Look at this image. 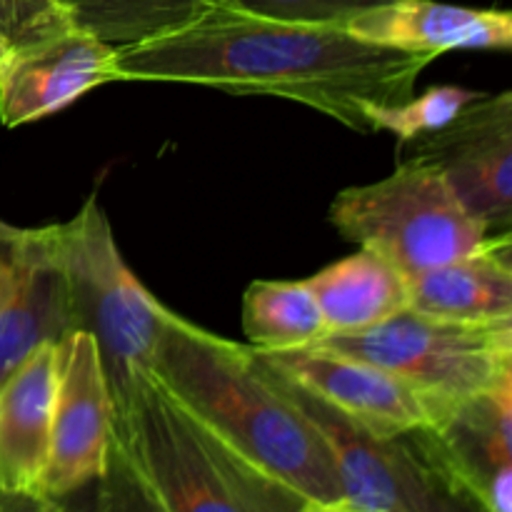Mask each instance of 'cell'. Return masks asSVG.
<instances>
[{
	"label": "cell",
	"mask_w": 512,
	"mask_h": 512,
	"mask_svg": "<svg viewBox=\"0 0 512 512\" xmlns=\"http://www.w3.org/2000/svg\"><path fill=\"white\" fill-rule=\"evenodd\" d=\"M445 485L483 512H512V380L453 405L408 435Z\"/></svg>",
	"instance_id": "9"
},
{
	"label": "cell",
	"mask_w": 512,
	"mask_h": 512,
	"mask_svg": "<svg viewBox=\"0 0 512 512\" xmlns=\"http://www.w3.org/2000/svg\"><path fill=\"white\" fill-rule=\"evenodd\" d=\"M283 380L300 408L315 420L333 453L343 508L350 512H410V488L418 473V453L408 435L378 438L345 420L288 378Z\"/></svg>",
	"instance_id": "12"
},
{
	"label": "cell",
	"mask_w": 512,
	"mask_h": 512,
	"mask_svg": "<svg viewBox=\"0 0 512 512\" xmlns=\"http://www.w3.org/2000/svg\"><path fill=\"white\" fill-rule=\"evenodd\" d=\"M408 310L455 323L512 320V243L495 233L473 253L408 280Z\"/></svg>",
	"instance_id": "15"
},
{
	"label": "cell",
	"mask_w": 512,
	"mask_h": 512,
	"mask_svg": "<svg viewBox=\"0 0 512 512\" xmlns=\"http://www.w3.org/2000/svg\"><path fill=\"white\" fill-rule=\"evenodd\" d=\"M418 460V473H415L413 488H410V512H483L478 505L470 503L465 495H460L458 490L445 485L440 475L430 470L420 455Z\"/></svg>",
	"instance_id": "24"
},
{
	"label": "cell",
	"mask_w": 512,
	"mask_h": 512,
	"mask_svg": "<svg viewBox=\"0 0 512 512\" xmlns=\"http://www.w3.org/2000/svg\"><path fill=\"white\" fill-rule=\"evenodd\" d=\"M478 95L480 90L460 88V85H435L423 95H413L405 103L380 110L378 133L395 135L403 145L413 143L423 135L445 128Z\"/></svg>",
	"instance_id": "20"
},
{
	"label": "cell",
	"mask_w": 512,
	"mask_h": 512,
	"mask_svg": "<svg viewBox=\"0 0 512 512\" xmlns=\"http://www.w3.org/2000/svg\"><path fill=\"white\" fill-rule=\"evenodd\" d=\"M300 512H350V510L343 508V505H315V503H308Z\"/></svg>",
	"instance_id": "26"
},
{
	"label": "cell",
	"mask_w": 512,
	"mask_h": 512,
	"mask_svg": "<svg viewBox=\"0 0 512 512\" xmlns=\"http://www.w3.org/2000/svg\"><path fill=\"white\" fill-rule=\"evenodd\" d=\"M0 512H65V508L40 493H0Z\"/></svg>",
	"instance_id": "25"
},
{
	"label": "cell",
	"mask_w": 512,
	"mask_h": 512,
	"mask_svg": "<svg viewBox=\"0 0 512 512\" xmlns=\"http://www.w3.org/2000/svg\"><path fill=\"white\" fill-rule=\"evenodd\" d=\"M220 3L263 18L288 20V23L340 25L350 15H358L388 0H220Z\"/></svg>",
	"instance_id": "21"
},
{
	"label": "cell",
	"mask_w": 512,
	"mask_h": 512,
	"mask_svg": "<svg viewBox=\"0 0 512 512\" xmlns=\"http://www.w3.org/2000/svg\"><path fill=\"white\" fill-rule=\"evenodd\" d=\"M243 330L253 350L313 348L328 338L323 313L305 280H255L243 295Z\"/></svg>",
	"instance_id": "18"
},
{
	"label": "cell",
	"mask_w": 512,
	"mask_h": 512,
	"mask_svg": "<svg viewBox=\"0 0 512 512\" xmlns=\"http://www.w3.org/2000/svg\"><path fill=\"white\" fill-rule=\"evenodd\" d=\"M65 512H68V510H65Z\"/></svg>",
	"instance_id": "28"
},
{
	"label": "cell",
	"mask_w": 512,
	"mask_h": 512,
	"mask_svg": "<svg viewBox=\"0 0 512 512\" xmlns=\"http://www.w3.org/2000/svg\"><path fill=\"white\" fill-rule=\"evenodd\" d=\"M8 50H10V43L3 38V35H0V60L5 58V53H8Z\"/></svg>",
	"instance_id": "27"
},
{
	"label": "cell",
	"mask_w": 512,
	"mask_h": 512,
	"mask_svg": "<svg viewBox=\"0 0 512 512\" xmlns=\"http://www.w3.org/2000/svg\"><path fill=\"white\" fill-rule=\"evenodd\" d=\"M113 443L163 512H300L305 500L255 468L140 370L113 408Z\"/></svg>",
	"instance_id": "3"
},
{
	"label": "cell",
	"mask_w": 512,
	"mask_h": 512,
	"mask_svg": "<svg viewBox=\"0 0 512 512\" xmlns=\"http://www.w3.org/2000/svg\"><path fill=\"white\" fill-rule=\"evenodd\" d=\"M213 3L220 0H63L78 28L115 50L180 28Z\"/></svg>",
	"instance_id": "19"
},
{
	"label": "cell",
	"mask_w": 512,
	"mask_h": 512,
	"mask_svg": "<svg viewBox=\"0 0 512 512\" xmlns=\"http://www.w3.org/2000/svg\"><path fill=\"white\" fill-rule=\"evenodd\" d=\"M323 313L328 335H350L408 310V278L368 250L305 278Z\"/></svg>",
	"instance_id": "17"
},
{
	"label": "cell",
	"mask_w": 512,
	"mask_h": 512,
	"mask_svg": "<svg viewBox=\"0 0 512 512\" xmlns=\"http://www.w3.org/2000/svg\"><path fill=\"white\" fill-rule=\"evenodd\" d=\"M255 353L290 383L378 438H403L430 428L450 410L390 370L333 350Z\"/></svg>",
	"instance_id": "7"
},
{
	"label": "cell",
	"mask_w": 512,
	"mask_h": 512,
	"mask_svg": "<svg viewBox=\"0 0 512 512\" xmlns=\"http://www.w3.org/2000/svg\"><path fill=\"white\" fill-rule=\"evenodd\" d=\"M150 370L200 423L305 503L343 505L323 433L250 345L165 310Z\"/></svg>",
	"instance_id": "2"
},
{
	"label": "cell",
	"mask_w": 512,
	"mask_h": 512,
	"mask_svg": "<svg viewBox=\"0 0 512 512\" xmlns=\"http://www.w3.org/2000/svg\"><path fill=\"white\" fill-rule=\"evenodd\" d=\"M433 60L365 43L340 25L288 23L213 3L180 28L118 48V78L268 95L373 135L380 110L413 98Z\"/></svg>",
	"instance_id": "1"
},
{
	"label": "cell",
	"mask_w": 512,
	"mask_h": 512,
	"mask_svg": "<svg viewBox=\"0 0 512 512\" xmlns=\"http://www.w3.org/2000/svg\"><path fill=\"white\" fill-rule=\"evenodd\" d=\"M115 80L118 50L78 25L10 45L0 60V123H38Z\"/></svg>",
	"instance_id": "11"
},
{
	"label": "cell",
	"mask_w": 512,
	"mask_h": 512,
	"mask_svg": "<svg viewBox=\"0 0 512 512\" xmlns=\"http://www.w3.org/2000/svg\"><path fill=\"white\" fill-rule=\"evenodd\" d=\"M58 385V343L40 345L0 383V493H40Z\"/></svg>",
	"instance_id": "14"
},
{
	"label": "cell",
	"mask_w": 512,
	"mask_h": 512,
	"mask_svg": "<svg viewBox=\"0 0 512 512\" xmlns=\"http://www.w3.org/2000/svg\"><path fill=\"white\" fill-rule=\"evenodd\" d=\"M330 225L408 280L473 253L495 235L430 160L410 153L383 180L340 190Z\"/></svg>",
	"instance_id": "5"
},
{
	"label": "cell",
	"mask_w": 512,
	"mask_h": 512,
	"mask_svg": "<svg viewBox=\"0 0 512 512\" xmlns=\"http://www.w3.org/2000/svg\"><path fill=\"white\" fill-rule=\"evenodd\" d=\"M50 238L75 330L88 333L98 345L113 408H118L135 375L150 370L168 308L128 268L95 193L73 218L50 225Z\"/></svg>",
	"instance_id": "4"
},
{
	"label": "cell",
	"mask_w": 512,
	"mask_h": 512,
	"mask_svg": "<svg viewBox=\"0 0 512 512\" xmlns=\"http://www.w3.org/2000/svg\"><path fill=\"white\" fill-rule=\"evenodd\" d=\"M113 443V398L95 340L83 330L58 343V385L40 495L58 500L98 483Z\"/></svg>",
	"instance_id": "8"
},
{
	"label": "cell",
	"mask_w": 512,
	"mask_h": 512,
	"mask_svg": "<svg viewBox=\"0 0 512 512\" xmlns=\"http://www.w3.org/2000/svg\"><path fill=\"white\" fill-rule=\"evenodd\" d=\"M93 512H163L115 443H110L108 465L98 478Z\"/></svg>",
	"instance_id": "22"
},
{
	"label": "cell",
	"mask_w": 512,
	"mask_h": 512,
	"mask_svg": "<svg viewBox=\"0 0 512 512\" xmlns=\"http://www.w3.org/2000/svg\"><path fill=\"white\" fill-rule=\"evenodd\" d=\"M75 25L63 0H0V35L10 45H23L35 38Z\"/></svg>",
	"instance_id": "23"
},
{
	"label": "cell",
	"mask_w": 512,
	"mask_h": 512,
	"mask_svg": "<svg viewBox=\"0 0 512 512\" xmlns=\"http://www.w3.org/2000/svg\"><path fill=\"white\" fill-rule=\"evenodd\" d=\"M313 348L380 365L453 408L512 380V320L455 323L403 310L350 335H328Z\"/></svg>",
	"instance_id": "6"
},
{
	"label": "cell",
	"mask_w": 512,
	"mask_h": 512,
	"mask_svg": "<svg viewBox=\"0 0 512 512\" xmlns=\"http://www.w3.org/2000/svg\"><path fill=\"white\" fill-rule=\"evenodd\" d=\"M70 333H75L73 308L45 225L18 293L0 310V383L40 345L60 343Z\"/></svg>",
	"instance_id": "16"
},
{
	"label": "cell",
	"mask_w": 512,
	"mask_h": 512,
	"mask_svg": "<svg viewBox=\"0 0 512 512\" xmlns=\"http://www.w3.org/2000/svg\"><path fill=\"white\" fill-rule=\"evenodd\" d=\"M355 38L380 48L440 58L450 50H510L512 13L438 0H388L340 23Z\"/></svg>",
	"instance_id": "13"
},
{
	"label": "cell",
	"mask_w": 512,
	"mask_h": 512,
	"mask_svg": "<svg viewBox=\"0 0 512 512\" xmlns=\"http://www.w3.org/2000/svg\"><path fill=\"white\" fill-rule=\"evenodd\" d=\"M408 145L430 160L465 208L493 233L512 223V93H480L445 128Z\"/></svg>",
	"instance_id": "10"
}]
</instances>
